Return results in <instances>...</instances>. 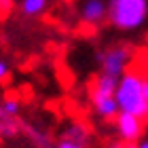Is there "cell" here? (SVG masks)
<instances>
[{"label": "cell", "mask_w": 148, "mask_h": 148, "mask_svg": "<svg viewBox=\"0 0 148 148\" xmlns=\"http://www.w3.org/2000/svg\"><path fill=\"white\" fill-rule=\"evenodd\" d=\"M108 148H129V142H125V140H119V142H110Z\"/></svg>", "instance_id": "5bb4252c"}, {"label": "cell", "mask_w": 148, "mask_h": 148, "mask_svg": "<svg viewBox=\"0 0 148 148\" xmlns=\"http://www.w3.org/2000/svg\"><path fill=\"white\" fill-rule=\"evenodd\" d=\"M23 129L30 133V138H32V142H34L38 148H51V140H49V136H47V133H42L40 129H36V127H25L23 125Z\"/></svg>", "instance_id": "30bf717a"}, {"label": "cell", "mask_w": 148, "mask_h": 148, "mask_svg": "<svg viewBox=\"0 0 148 148\" xmlns=\"http://www.w3.org/2000/svg\"><path fill=\"white\" fill-rule=\"evenodd\" d=\"M129 49L127 47H112L108 51H102L97 55V62H99V72H106V74H112V76H123L125 68L129 64Z\"/></svg>", "instance_id": "3957f363"}, {"label": "cell", "mask_w": 148, "mask_h": 148, "mask_svg": "<svg viewBox=\"0 0 148 148\" xmlns=\"http://www.w3.org/2000/svg\"><path fill=\"white\" fill-rule=\"evenodd\" d=\"M9 74H11V68H9V64H6L4 59H0V83L9 80Z\"/></svg>", "instance_id": "4fadbf2b"}, {"label": "cell", "mask_w": 148, "mask_h": 148, "mask_svg": "<svg viewBox=\"0 0 148 148\" xmlns=\"http://www.w3.org/2000/svg\"><path fill=\"white\" fill-rule=\"evenodd\" d=\"M89 144H83V142H74V140L68 138H59L57 142H53L51 148H87Z\"/></svg>", "instance_id": "8fae6325"}, {"label": "cell", "mask_w": 148, "mask_h": 148, "mask_svg": "<svg viewBox=\"0 0 148 148\" xmlns=\"http://www.w3.org/2000/svg\"><path fill=\"white\" fill-rule=\"evenodd\" d=\"M0 104H2V108L9 112V114H13V116H17V114H19V102H17V97L13 99V97L9 95L6 99H2Z\"/></svg>", "instance_id": "7c38bea8"}, {"label": "cell", "mask_w": 148, "mask_h": 148, "mask_svg": "<svg viewBox=\"0 0 148 148\" xmlns=\"http://www.w3.org/2000/svg\"><path fill=\"white\" fill-rule=\"evenodd\" d=\"M129 148H140V144H138V142H131V144H129Z\"/></svg>", "instance_id": "e0dca14e"}, {"label": "cell", "mask_w": 148, "mask_h": 148, "mask_svg": "<svg viewBox=\"0 0 148 148\" xmlns=\"http://www.w3.org/2000/svg\"><path fill=\"white\" fill-rule=\"evenodd\" d=\"M78 17L87 25H99L108 17V2H104V0H83V4L78 9Z\"/></svg>", "instance_id": "5b68a950"}, {"label": "cell", "mask_w": 148, "mask_h": 148, "mask_svg": "<svg viewBox=\"0 0 148 148\" xmlns=\"http://www.w3.org/2000/svg\"><path fill=\"white\" fill-rule=\"evenodd\" d=\"M148 19V0H108V21L116 30H140Z\"/></svg>", "instance_id": "7a4b0ae2"}, {"label": "cell", "mask_w": 148, "mask_h": 148, "mask_svg": "<svg viewBox=\"0 0 148 148\" xmlns=\"http://www.w3.org/2000/svg\"><path fill=\"white\" fill-rule=\"evenodd\" d=\"M144 93H146V99H148V78H144Z\"/></svg>", "instance_id": "9a60e30c"}, {"label": "cell", "mask_w": 148, "mask_h": 148, "mask_svg": "<svg viewBox=\"0 0 148 148\" xmlns=\"http://www.w3.org/2000/svg\"><path fill=\"white\" fill-rule=\"evenodd\" d=\"M47 4H49V0H21L19 11L25 17H38L47 11Z\"/></svg>", "instance_id": "9c48e42d"}, {"label": "cell", "mask_w": 148, "mask_h": 148, "mask_svg": "<svg viewBox=\"0 0 148 148\" xmlns=\"http://www.w3.org/2000/svg\"><path fill=\"white\" fill-rule=\"evenodd\" d=\"M21 127L23 125L17 121V116L9 114L2 108V104H0V138H15Z\"/></svg>", "instance_id": "ba28073f"}, {"label": "cell", "mask_w": 148, "mask_h": 148, "mask_svg": "<svg viewBox=\"0 0 148 148\" xmlns=\"http://www.w3.org/2000/svg\"><path fill=\"white\" fill-rule=\"evenodd\" d=\"M140 148H148V140H142V142H138Z\"/></svg>", "instance_id": "2e32d148"}, {"label": "cell", "mask_w": 148, "mask_h": 148, "mask_svg": "<svg viewBox=\"0 0 148 148\" xmlns=\"http://www.w3.org/2000/svg\"><path fill=\"white\" fill-rule=\"evenodd\" d=\"M91 102H93V110L102 119H114L121 112L116 95H91Z\"/></svg>", "instance_id": "8992f818"}, {"label": "cell", "mask_w": 148, "mask_h": 148, "mask_svg": "<svg viewBox=\"0 0 148 148\" xmlns=\"http://www.w3.org/2000/svg\"><path fill=\"white\" fill-rule=\"evenodd\" d=\"M116 102H119L121 112H129L142 121L148 119V99L144 93V78L140 74L125 72L119 78Z\"/></svg>", "instance_id": "6da1fadb"}, {"label": "cell", "mask_w": 148, "mask_h": 148, "mask_svg": "<svg viewBox=\"0 0 148 148\" xmlns=\"http://www.w3.org/2000/svg\"><path fill=\"white\" fill-rule=\"evenodd\" d=\"M62 138L74 140V142H83V144H89V140H91V129H89L85 123H80V121H72V123H68V125L64 127Z\"/></svg>", "instance_id": "52a82bcc"}, {"label": "cell", "mask_w": 148, "mask_h": 148, "mask_svg": "<svg viewBox=\"0 0 148 148\" xmlns=\"http://www.w3.org/2000/svg\"><path fill=\"white\" fill-rule=\"evenodd\" d=\"M116 131H119V138L125 140V142H138L144 133V121L133 116L129 112H119L116 116Z\"/></svg>", "instance_id": "277c9868"}]
</instances>
